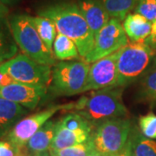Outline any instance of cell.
Here are the masks:
<instances>
[{
  "label": "cell",
  "mask_w": 156,
  "mask_h": 156,
  "mask_svg": "<svg viewBox=\"0 0 156 156\" xmlns=\"http://www.w3.org/2000/svg\"><path fill=\"white\" fill-rule=\"evenodd\" d=\"M128 42L121 21L112 17L95 36L94 47L84 60L89 63H93L120 50Z\"/></svg>",
  "instance_id": "8"
},
{
  "label": "cell",
  "mask_w": 156,
  "mask_h": 156,
  "mask_svg": "<svg viewBox=\"0 0 156 156\" xmlns=\"http://www.w3.org/2000/svg\"><path fill=\"white\" fill-rule=\"evenodd\" d=\"M124 152H125V155L126 156H134V151H133V148H132V145L129 141V139H128V143H127V146L124 149Z\"/></svg>",
  "instance_id": "31"
},
{
  "label": "cell",
  "mask_w": 156,
  "mask_h": 156,
  "mask_svg": "<svg viewBox=\"0 0 156 156\" xmlns=\"http://www.w3.org/2000/svg\"><path fill=\"white\" fill-rule=\"evenodd\" d=\"M95 148L90 139L82 144L68 147L59 150H50L51 156H89Z\"/></svg>",
  "instance_id": "23"
},
{
  "label": "cell",
  "mask_w": 156,
  "mask_h": 156,
  "mask_svg": "<svg viewBox=\"0 0 156 156\" xmlns=\"http://www.w3.org/2000/svg\"><path fill=\"white\" fill-rule=\"evenodd\" d=\"M77 5L94 36L110 20V16L101 0H80Z\"/></svg>",
  "instance_id": "12"
},
{
  "label": "cell",
  "mask_w": 156,
  "mask_h": 156,
  "mask_svg": "<svg viewBox=\"0 0 156 156\" xmlns=\"http://www.w3.org/2000/svg\"><path fill=\"white\" fill-rule=\"evenodd\" d=\"M140 95L146 100L156 101V69L152 70L143 78Z\"/></svg>",
  "instance_id": "24"
},
{
  "label": "cell",
  "mask_w": 156,
  "mask_h": 156,
  "mask_svg": "<svg viewBox=\"0 0 156 156\" xmlns=\"http://www.w3.org/2000/svg\"><path fill=\"white\" fill-rule=\"evenodd\" d=\"M27 113L28 111L24 107L0 98V136L4 135L7 131H11Z\"/></svg>",
  "instance_id": "15"
},
{
  "label": "cell",
  "mask_w": 156,
  "mask_h": 156,
  "mask_svg": "<svg viewBox=\"0 0 156 156\" xmlns=\"http://www.w3.org/2000/svg\"><path fill=\"white\" fill-rule=\"evenodd\" d=\"M38 16L49 18L54 23L58 33L71 39L83 60L92 50L95 36L77 5L62 3L50 5L39 11Z\"/></svg>",
  "instance_id": "1"
},
{
  "label": "cell",
  "mask_w": 156,
  "mask_h": 156,
  "mask_svg": "<svg viewBox=\"0 0 156 156\" xmlns=\"http://www.w3.org/2000/svg\"><path fill=\"white\" fill-rule=\"evenodd\" d=\"M9 28L17 47L23 54L41 64L52 66L56 58L46 48L28 15H15L8 20Z\"/></svg>",
  "instance_id": "3"
},
{
  "label": "cell",
  "mask_w": 156,
  "mask_h": 156,
  "mask_svg": "<svg viewBox=\"0 0 156 156\" xmlns=\"http://www.w3.org/2000/svg\"><path fill=\"white\" fill-rule=\"evenodd\" d=\"M90 63L85 60L60 62L52 69L48 89L55 95H74L85 92Z\"/></svg>",
  "instance_id": "4"
},
{
  "label": "cell",
  "mask_w": 156,
  "mask_h": 156,
  "mask_svg": "<svg viewBox=\"0 0 156 156\" xmlns=\"http://www.w3.org/2000/svg\"><path fill=\"white\" fill-rule=\"evenodd\" d=\"M4 19H0V65L14 57L18 48L11 35L9 24L5 28L3 23Z\"/></svg>",
  "instance_id": "19"
},
{
  "label": "cell",
  "mask_w": 156,
  "mask_h": 156,
  "mask_svg": "<svg viewBox=\"0 0 156 156\" xmlns=\"http://www.w3.org/2000/svg\"><path fill=\"white\" fill-rule=\"evenodd\" d=\"M154 50L146 41L128 42L119 50L117 87H125L139 77L148 66Z\"/></svg>",
  "instance_id": "5"
},
{
  "label": "cell",
  "mask_w": 156,
  "mask_h": 156,
  "mask_svg": "<svg viewBox=\"0 0 156 156\" xmlns=\"http://www.w3.org/2000/svg\"><path fill=\"white\" fill-rule=\"evenodd\" d=\"M135 13L140 14L153 23L156 20V0H138Z\"/></svg>",
  "instance_id": "26"
},
{
  "label": "cell",
  "mask_w": 156,
  "mask_h": 156,
  "mask_svg": "<svg viewBox=\"0 0 156 156\" xmlns=\"http://www.w3.org/2000/svg\"><path fill=\"white\" fill-rule=\"evenodd\" d=\"M108 13L113 18L123 21L137 5L138 0H101Z\"/></svg>",
  "instance_id": "20"
},
{
  "label": "cell",
  "mask_w": 156,
  "mask_h": 156,
  "mask_svg": "<svg viewBox=\"0 0 156 156\" xmlns=\"http://www.w3.org/2000/svg\"><path fill=\"white\" fill-rule=\"evenodd\" d=\"M56 122L48 121L44 126L29 140L25 147L28 153H31L34 156L43 152L49 151L52 140L56 133Z\"/></svg>",
  "instance_id": "16"
},
{
  "label": "cell",
  "mask_w": 156,
  "mask_h": 156,
  "mask_svg": "<svg viewBox=\"0 0 156 156\" xmlns=\"http://www.w3.org/2000/svg\"><path fill=\"white\" fill-rule=\"evenodd\" d=\"M9 13V9L6 5H5L1 0H0V19H4L7 17Z\"/></svg>",
  "instance_id": "30"
},
{
  "label": "cell",
  "mask_w": 156,
  "mask_h": 156,
  "mask_svg": "<svg viewBox=\"0 0 156 156\" xmlns=\"http://www.w3.org/2000/svg\"><path fill=\"white\" fill-rule=\"evenodd\" d=\"M35 156H51L50 153V150L49 151H46V152H43V153H41V154H37V155Z\"/></svg>",
  "instance_id": "34"
},
{
  "label": "cell",
  "mask_w": 156,
  "mask_h": 156,
  "mask_svg": "<svg viewBox=\"0 0 156 156\" xmlns=\"http://www.w3.org/2000/svg\"><path fill=\"white\" fill-rule=\"evenodd\" d=\"M122 95V87L93 90L74 102L73 110L91 124L113 118H122L128 115V109L123 103Z\"/></svg>",
  "instance_id": "2"
},
{
  "label": "cell",
  "mask_w": 156,
  "mask_h": 156,
  "mask_svg": "<svg viewBox=\"0 0 156 156\" xmlns=\"http://www.w3.org/2000/svg\"><path fill=\"white\" fill-rule=\"evenodd\" d=\"M145 41L148 44L150 45L154 50H156V20L153 23L152 31H151L150 36L146 39Z\"/></svg>",
  "instance_id": "28"
},
{
  "label": "cell",
  "mask_w": 156,
  "mask_h": 156,
  "mask_svg": "<svg viewBox=\"0 0 156 156\" xmlns=\"http://www.w3.org/2000/svg\"><path fill=\"white\" fill-rule=\"evenodd\" d=\"M57 124L73 131H77V130H86L89 132L92 131L91 123L76 112L68 114L67 115H65L60 121H58Z\"/></svg>",
  "instance_id": "22"
},
{
  "label": "cell",
  "mask_w": 156,
  "mask_h": 156,
  "mask_svg": "<svg viewBox=\"0 0 156 156\" xmlns=\"http://www.w3.org/2000/svg\"><path fill=\"white\" fill-rule=\"evenodd\" d=\"M52 51L55 58L60 61H71L81 57L76 44L67 36L58 32L53 44Z\"/></svg>",
  "instance_id": "17"
},
{
  "label": "cell",
  "mask_w": 156,
  "mask_h": 156,
  "mask_svg": "<svg viewBox=\"0 0 156 156\" xmlns=\"http://www.w3.org/2000/svg\"><path fill=\"white\" fill-rule=\"evenodd\" d=\"M74 102L63 105H55L47 108L44 110L35 113L21 119L11 128L8 134V140L17 147H24L29 140L44 126L45 123L60 110H73Z\"/></svg>",
  "instance_id": "9"
},
{
  "label": "cell",
  "mask_w": 156,
  "mask_h": 156,
  "mask_svg": "<svg viewBox=\"0 0 156 156\" xmlns=\"http://www.w3.org/2000/svg\"><path fill=\"white\" fill-rule=\"evenodd\" d=\"M132 125L126 118H113L99 123L90 140L95 150L106 156L122 153L128 143Z\"/></svg>",
  "instance_id": "6"
},
{
  "label": "cell",
  "mask_w": 156,
  "mask_h": 156,
  "mask_svg": "<svg viewBox=\"0 0 156 156\" xmlns=\"http://www.w3.org/2000/svg\"><path fill=\"white\" fill-rule=\"evenodd\" d=\"M30 18L46 48L53 53V44L57 35V30L54 23L49 18L42 16L30 17Z\"/></svg>",
  "instance_id": "18"
},
{
  "label": "cell",
  "mask_w": 156,
  "mask_h": 156,
  "mask_svg": "<svg viewBox=\"0 0 156 156\" xmlns=\"http://www.w3.org/2000/svg\"><path fill=\"white\" fill-rule=\"evenodd\" d=\"M89 156H106L105 154H101V153H100V152H98V151L96 150H93V152L90 154V155Z\"/></svg>",
  "instance_id": "33"
},
{
  "label": "cell",
  "mask_w": 156,
  "mask_h": 156,
  "mask_svg": "<svg viewBox=\"0 0 156 156\" xmlns=\"http://www.w3.org/2000/svg\"><path fill=\"white\" fill-rule=\"evenodd\" d=\"M116 156H126V155H125V152L123 151L122 153H121V154H118V155H116Z\"/></svg>",
  "instance_id": "35"
},
{
  "label": "cell",
  "mask_w": 156,
  "mask_h": 156,
  "mask_svg": "<svg viewBox=\"0 0 156 156\" xmlns=\"http://www.w3.org/2000/svg\"><path fill=\"white\" fill-rule=\"evenodd\" d=\"M1 1H2L5 5H12L17 3L19 0H1Z\"/></svg>",
  "instance_id": "32"
},
{
  "label": "cell",
  "mask_w": 156,
  "mask_h": 156,
  "mask_svg": "<svg viewBox=\"0 0 156 156\" xmlns=\"http://www.w3.org/2000/svg\"><path fill=\"white\" fill-rule=\"evenodd\" d=\"M139 126L142 134L151 140H156V115L148 113L140 117Z\"/></svg>",
  "instance_id": "25"
},
{
  "label": "cell",
  "mask_w": 156,
  "mask_h": 156,
  "mask_svg": "<svg viewBox=\"0 0 156 156\" xmlns=\"http://www.w3.org/2000/svg\"><path fill=\"white\" fill-rule=\"evenodd\" d=\"M27 153L25 147H17L9 140H0V156H25Z\"/></svg>",
  "instance_id": "27"
},
{
  "label": "cell",
  "mask_w": 156,
  "mask_h": 156,
  "mask_svg": "<svg viewBox=\"0 0 156 156\" xmlns=\"http://www.w3.org/2000/svg\"><path fill=\"white\" fill-rule=\"evenodd\" d=\"M119 50L93 62L89 69L85 91L117 87V59Z\"/></svg>",
  "instance_id": "10"
},
{
  "label": "cell",
  "mask_w": 156,
  "mask_h": 156,
  "mask_svg": "<svg viewBox=\"0 0 156 156\" xmlns=\"http://www.w3.org/2000/svg\"><path fill=\"white\" fill-rule=\"evenodd\" d=\"M47 88L15 83L0 87V98L17 103L32 110L37 106L42 97L46 94Z\"/></svg>",
  "instance_id": "11"
},
{
  "label": "cell",
  "mask_w": 156,
  "mask_h": 156,
  "mask_svg": "<svg viewBox=\"0 0 156 156\" xmlns=\"http://www.w3.org/2000/svg\"><path fill=\"white\" fill-rule=\"evenodd\" d=\"M152 25V23L138 13H129L122 23L125 33L131 42L145 41L150 36Z\"/></svg>",
  "instance_id": "13"
},
{
  "label": "cell",
  "mask_w": 156,
  "mask_h": 156,
  "mask_svg": "<svg viewBox=\"0 0 156 156\" xmlns=\"http://www.w3.org/2000/svg\"><path fill=\"white\" fill-rule=\"evenodd\" d=\"M0 72L9 75L20 83L49 88L52 69L33 59L19 54L0 65Z\"/></svg>",
  "instance_id": "7"
},
{
  "label": "cell",
  "mask_w": 156,
  "mask_h": 156,
  "mask_svg": "<svg viewBox=\"0 0 156 156\" xmlns=\"http://www.w3.org/2000/svg\"><path fill=\"white\" fill-rule=\"evenodd\" d=\"M15 83H17V82L15 81L12 77H11L9 75L0 72V87L7 86L9 84Z\"/></svg>",
  "instance_id": "29"
},
{
  "label": "cell",
  "mask_w": 156,
  "mask_h": 156,
  "mask_svg": "<svg viewBox=\"0 0 156 156\" xmlns=\"http://www.w3.org/2000/svg\"><path fill=\"white\" fill-rule=\"evenodd\" d=\"M91 137V132L86 130L73 131L63 128L56 122V133L50 150H59L68 147L87 142Z\"/></svg>",
  "instance_id": "14"
},
{
  "label": "cell",
  "mask_w": 156,
  "mask_h": 156,
  "mask_svg": "<svg viewBox=\"0 0 156 156\" xmlns=\"http://www.w3.org/2000/svg\"><path fill=\"white\" fill-rule=\"evenodd\" d=\"M129 141L132 145L134 156H156V141L144 135L133 133L131 130Z\"/></svg>",
  "instance_id": "21"
}]
</instances>
